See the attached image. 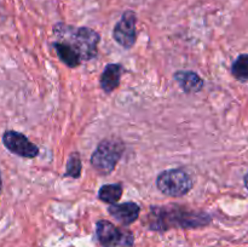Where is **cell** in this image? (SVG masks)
I'll list each match as a JSON object with an SVG mask.
<instances>
[{"mask_svg":"<svg viewBox=\"0 0 248 247\" xmlns=\"http://www.w3.org/2000/svg\"><path fill=\"white\" fill-rule=\"evenodd\" d=\"M96 237L102 247L135 246V235L130 229L120 228L106 219L96 222Z\"/></svg>","mask_w":248,"mask_h":247,"instance_id":"5b68a950","label":"cell"},{"mask_svg":"<svg viewBox=\"0 0 248 247\" xmlns=\"http://www.w3.org/2000/svg\"><path fill=\"white\" fill-rule=\"evenodd\" d=\"M244 183H245V186H246V189L248 190V172L244 177Z\"/></svg>","mask_w":248,"mask_h":247,"instance_id":"9a60e30c","label":"cell"},{"mask_svg":"<svg viewBox=\"0 0 248 247\" xmlns=\"http://www.w3.org/2000/svg\"><path fill=\"white\" fill-rule=\"evenodd\" d=\"M53 48H55L61 62L64 63L67 67L77 68L82 63L79 53L74 48L70 47L69 45H67V44L62 43V41H55L53 43Z\"/></svg>","mask_w":248,"mask_h":247,"instance_id":"8fae6325","label":"cell"},{"mask_svg":"<svg viewBox=\"0 0 248 247\" xmlns=\"http://www.w3.org/2000/svg\"><path fill=\"white\" fill-rule=\"evenodd\" d=\"M113 39L125 50H130L137 41V14L133 10L123 12L113 29Z\"/></svg>","mask_w":248,"mask_h":247,"instance_id":"8992f818","label":"cell"},{"mask_svg":"<svg viewBox=\"0 0 248 247\" xmlns=\"http://www.w3.org/2000/svg\"><path fill=\"white\" fill-rule=\"evenodd\" d=\"M82 171V164L80 155L78 152H73L72 154L68 156L67 164H65V172L63 176L65 178H73V179H79L81 176Z\"/></svg>","mask_w":248,"mask_h":247,"instance_id":"4fadbf2b","label":"cell"},{"mask_svg":"<svg viewBox=\"0 0 248 247\" xmlns=\"http://www.w3.org/2000/svg\"><path fill=\"white\" fill-rule=\"evenodd\" d=\"M156 186L164 195L182 198L193 189L194 179L186 170L170 169L160 172L156 177Z\"/></svg>","mask_w":248,"mask_h":247,"instance_id":"277c9868","label":"cell"},{"mask_svg":"<svg viewBox=\"0 0 248 247\" xmlns=\"http://www.w3.org/2000/svg\"><path fill=\"white\" fill-rule=\"evenodd\" d=\"M2 144L12 154L24 159H35L39 155V148L29 140L26 135L15 130H6L2 133Z\"/></svg>","mask_w":248,"mask_h":247,"instance_id":"52a82bcc","label":"cell"},{"mask_svg":"<svg viewBox=\"0 0 248 247\" xmlns=\"http://www.w3.org/2000/svg\"><path fill=\"white\" fill-rule=\"evenodd\" d=\"M212 217L203 211L181 205L150 206L147 215V227L152 232H165L171 229H198L207 227Z\"/></svg>","mask_w":248,"mask_h":247,"instance_id":"6da1fadb","label":"cell"},{"mask_svg":"<svg viewBox=\"0 0 248 247\" xmlns=\"http://www.w3.org/2000/svg\"><path fill=\"white\" fill-rule=\"evenodd\" d=\"M173 79L186 94L198 93L205 85L202 77L193 70H177L173 74Z\"/></svg>","mask_w":248,"mask_h":247,"instance_id":"9c48e42d","label":"cell"},{"mask_svg":"<svg viewBox=\"0 0 248 247\" xmlns=\"http://www.w3.org/2000/svg\"><path fill=\"white\" fill-rule=\"evenodd\" d=\"M123 193L124 189L121 183L104 184V185H102L99 188L98 199L101 201H103V202L113 205V203H118V201H120Z\"/></svg>","mask_w":248,"mask_h":247,"instance_id":"7c38bea8","label":"cell"},{"mask_svg":"<svg viewBox=\"0 0 248 247\" xmlns=\"http://www.w3.org/2000/svg\"><path fill=\"white\" fill-rule=\"evenodd\" d=\"M125 68L120 63H108L101 75V87L107 94L111 93L119 87Z\"/></svg>","mask_w":248,"mask_h":247,"instance_id":"30bf717a","label":"cell"},{"mask_svg":"<svg viewBox=\"0 0 248 247\" xmlns=\"http://www.w3.org/2000/svg\"><path fill=\"white\" fill-rule=\"evenodd\" d=\"M232 74L239 81H248V53H242L232 65Z\"/></svg>","mask_w":248,"mask_h":247,"instance_id":"5bb4252c","label":"cell"},{"mask_svg":"<svg viewBox=\"0 0 248 247\" xmlns=\"http://www.w3.org/2000/svg\"><path fill=\"white\" fill-rule=\"evenodd\" d=\"M56 41H62L79 53L82 62H87L97 57L101 35L98 31L89 27H74L63 22L53 26Z\"/></svg>","mask_w":248,"mask_h":247,"instance_id":"7a4b0ae2","label":"cell"},{"mask_svg":"<svg viewBox=\"0 0 248 247\" xmlns=\"http://www.w3.org/2000/svg\"><path fill=\"white\" fill-rule=\"evenodd\" d=\"M108 213L124 227H128L140 217V206L133 201H127V202L124 203H113V205H109Z\"/></svg>","mask_w":248,"mask_h":247,"instance_id":"ba28073f","label":"cell"},{"mask_svg":"<svg viewBox=\"0 0 248 247\" xmlns=\"http://www.w3.org/2000/svg\"><path fill=\"white\" fill-rule=\"evenodd\" d=\"M1 189H2V181H1V172H0V195H1Z\"/></svg>","mask_w":248,"mask_h":247,"instance_id":"2e32d148","label":"cell"},{"mask_svg":"<svg viewBox=\"0 0 248 247\" xmlns=\"http://www.w3.org/2000/svg\"><path fill=\"white\" fill-rule=\"evenodd\" d=\"M124 152H125V143L120 138H104L92 153L90 159L91 166L101 176H109L115 170L116 165L123 157Z\"/></svg>","mask_w":248,"mask_h":247,"instance_id":"3957f363","label":"cell"}]
</instances>
